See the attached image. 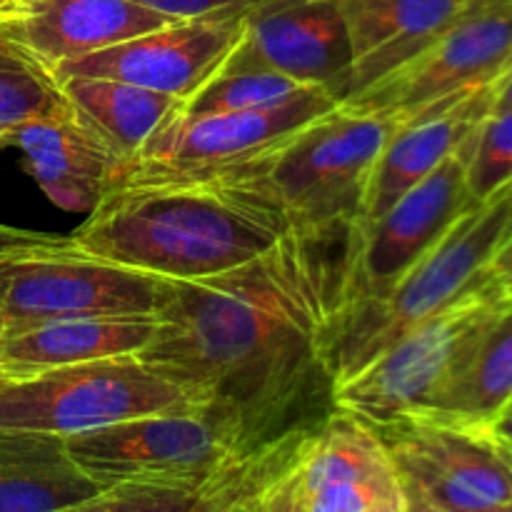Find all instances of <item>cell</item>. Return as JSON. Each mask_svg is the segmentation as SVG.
<instances>
[{
  "instance_id": "24",
  "label": "cell",
  "mask_w": 512,
  "mask_h": 512,
  "mask_svg": "<svg viewBox=\"0 0 512 512\" xmlns=\"http://www.w3.org/2000/svg\"><path fill=\"white\" fill-rule=\"evenodd\" d=\"M303 440H293V443L243 465L233 475L213 485H205V488L125 483L58 512H213L230 500L253 493L260 485L268 483L275 473H280L295 458Z\"/></svg>"
},
{
  "instance_id": "2",
  "label": "cell",
  "mask_w": 512,
  "mask_h": 512,
  "mask_svg": "<svg viewBox=\"0 0 512 512\" xmlns=\"http://www.w3.org/2000/svg\"><path fill=\"white\" fill-rule=\"evenodd\" d=\"M290 233L278 205L240 173L118 183L65 243L158 278L190 280L250 263Z\"/></svg>"
},
{
  "instance_id": "14",
  "label": "cell",
  "mask_w": 512,
  "mask_h": 512,
  "mask_svg": "<svg viewBox=\"0 0 512 512\" xmlns=\"http://www.w3.org/2000/svg\"><path fill=\"white\" fill-rule=\"evenodd\" d=\"M223 65L268 68L345 103L353 88V48L333 0H265L245 10L243 35Z\"/></svg>"
},
{
  "instance_id": "23",
  "label": "cell",
  "mask_w": 512,
  "mask_h": 512,
  "mask_svg": "<svg viewBox=\"0 0 512 512\" xmlns=\"http://www.w3.org/2000/svg\"><path fill=\"white\" fill-rule=\"evenodd\" d=\"M512 403V293L503 300L483 333L465 355L443 393L425 413L413 418H438L468 425H493Z\"/></svg>"
},
{
  "instance_id": "3",
  "label": "cell",
  "mask_w": 512,
  "mask_h": 512,
  "mask_svg": "<svg viewBox=\"0 0 512 512\" xmlns=\"http://www.w3.org/2000/svg\"><path fill=\"white\" fill-rule=\"evenodd\" d=\"M510 220L512 180L465 210L388 293L335 310L328 330L335 385L353 378L408 330L478 285L508 238Z\"/></svg>"
},
{
  "instance_id": "12",
  "label": "cell",
  "mask_w": 512,
  "mask_h": 512,
  "mask_svg": "<svg viewBox=\"0 0 512 512\" xmlns=\"http://www.w3.org/2000/svg\"><path fill=\"white\" fill-rule=\"evenodd\" d=\"M408 488L450 512H485L512 500V455L490 425L405 418L375 428Z\"/></svg>"
},
{
  "instance_id": "13",
  "label": "cell",
  "mask_w": 512,
  "mask_h": 512,
  "mask_svg": "<svg viewBox=\"0 0 512 512\" xmlns=\"http://www.w3.org/2000/svg\"><path fill=\"white\" fill-rule=\"evenodd\" d=\"M243 23L245 10L240 8L173 20L138 38L60 63L55 78L90 75L125 80L188 103L223 68L243 35Z\"/></svg>"
},
{
  "instance_id": "4",
  "label": "cell",
  "mask_w": 512,
  "mask_h": 512,
  "mask_svg": "<svg viewBox=\"0 0 512 512\" xmlns=\"http://www.w3.org/2000/svg\"><path fill=\"white\" fill-rule=\"evenodd\" d=\"M390 133L393 123L385 115L340 103L268 155L230 173L258 183L290 233H348L363 218L373 168Z\"/></svg>"
},
{
  "instance_id": "31",
  "label": "cell",
  "mask_w": 512,
  "mask_h": 512,
  "mask_svg": "<svg viewBox=\"0 0 512 512\" xmlns=\"http://www.w3.org/2000/svg\"><path fill=\"white\" fill-rule=\"evenodd\" d=\"M490 273L508 293H512V235L495 253L493 263H490Z\"/></svg>"
},
{
  "instance_id": "17",
  "label": "cell",
  "mask_w": 512,
  "mask_h": 512,
  "mask_svg": "<svg viewBox=\"0 0 512 512\" xmlns=\"http://www.w3.org/2000/svg\"><path fill=\"white\" fill-rule=\"evenodd\" d=\"M173 20L138 0H25L23 13L0 28L55 70Z\"/></svg>"
},
{
  "instance_id": "34",
  "label": "cell",
  "mask_w": 512,
  "mask_h": 512,
  "mask_svg": "<svg viewBox=\"0 0 512 512\" xmlns=\"http://www.w3.org/2000/svg\"><path fill=\"white\" fill-rule=\"evenodd\" d=\"M493 110H512V73L505 78V83L500 85L498 95H495Z\"/></svg>"
},
{
  "instance_id": "10",
  "label": "cell",
  "mask_w": 512,
  "mask_h": 512,
  "mask_svg": "<svg viewBox=\"0 0 512 512\" xmlns=\"http://www.w3.org/2000/svg\"><path fill=\"white\" fill-rule=\"evenodd\" d=\"M70 458L103 488L125 483L205 488L253 460H240L195 410L140 415L65 438Z\"/></svg>"
},
{
  "instance_id": "1",
  "label": "cell",
  "mask_w": 512,
  "mask_h": 512,
  "mask_svg": "<svg viewBox=\"0 0 512 512\" xmlns=\"http://www.w3.org/2000/svg\"><path fill=\"white\" fill-rule=\"evenodd\" d=\"M345 255L348 235L285 233L225 273L158 278L155 333L138 355L240 460L308 438L335 413L328 330Z\"/></svg>"
},
{
  "instance_id": "35",
  "label": "cell",
  "mask_w": 512,
  "mask_h": 512,
  "mask_svg": "<svg viewBox=\"0 0 512 512\" xmlns=\"http://www.w3.org/2000/svg\"><path fill=\"white\" fill-rule=\"evenodd\" d=\"M253 493H255V490H253ZM253 493L240 495V498L230 500V503H225L223 508H218V510H213V512H250V498H253Z\"/></svg>"
},
{
  "instance_id": "20",
  "label": "cell",
  "mask_w": 512,
  "mask_h": 512,
  "mask_svg": "<svg viewBox=\"0 0 512 512\" xmlns=\"http://www.w3.org/2000/svg\"><path fill=\"white\" fill-rule=\"evenodd\" d=\"M153 333L155 313L50 320L0 335V375L20 378L90 360L138 355Z\"/></svg>"
},
{
  "instance_id": "19",
  "label": "cell",
  "mask_w": 512,
  "mask_h": 512,
  "mask_svg": "<svg viewBox=\"0 0 512 512\" xmlns=\"http://www.w3.org/2000/svg\"><path fill=\"white\" fill-rule=\"evenodd\" d=\"M353 48L355 98L428 48L463 0H333Z\"/></svg>"
},
{
  "instance_id": "9",
  "label": "cell",
  "mask_w": 512,
  "mask_h": 512,
  "mask_svg": "<svg viewBox=\"0 0 512 512\" xmlns=\"http://www.w3.org/2000/svg\"><path fill=\"white\" fill-rule=\"evenodd\" d=\"M340 100L323 88H305L283 103L238 113H178L125 165L118 183L150 180H203L255 163L290 135Z\"/></svg>"
},
{
  "instance_id": "26",
  "label": "cell",
  "mask_w": 512,
  "mask_h": 512,
  "mask_svg": "<svg viewBox=\"0 0 512 512\" xmlns=\"http://www.w3.org/2000/svg\"><path fill=\"white\" fill-rule=\"evenodd\" d=\"M313 88L283 73L268 68H233L223 65L193 98L185 103L183 113L210 115V113H238V110L268 108L293 98L300 90Z\"/></svg>"
},
{
  "instance_id": "15",
  "label": "cell",
  "mask_w": 512,
  "mask_h": 512,
  "mask_svg": "<svg viewBox=\"0 0 512 512\" xmlns=\"http://www.w3.org/2000/svg\"><path fill=\"white\" fill-rule=\"evenodd\" d=\"M295 478L308 512H405V483L378 430L338 408L300 443Z\"/></svg>"
},
{
  "instance_id": "36",
  "label": "cell",
  "mask_w": 512,
  "mask_h": 512,
  "mask_svg": "<svg viewBox=\"0 0 512 512\" xmlns=\"http://www.w3.org/2000/svg\"><path fill=\"white\" fill-rule=\"evenodd\" d=\"M485 512H512V500H510V503H505V505H498V508H493V510H485Z\"/></svg>"
},
{
  "instance_id": "30",
  "label": "cell",
  "mask_w": 512,
  "mask_h": 512,
  "mask_svg": "<svg viewBox=\"0 0 512 512\" xmlns=\"http://www.w3.org/2000/svg\"><path fill=\"white\" fill-rule=\"evenodd\" d=\"M53 235H40V233H25V230L8 228V225H0V258L15 250L35 248V245H48L53 243Z\"/></svg>"
},
{
  "instance_id": "38",
  "label": "cell",
  "mask_w": 512,
  "mask_h": 512,
  "mask_svg": "<svg viewBox=\"0 0 512 512\" xmlns=\"http://www.w3.org/2000/svg\"><path fill=\"white\" fill-rule=\"evenodd\" d=\"M0 335H3V323H0Z\"/></svg>"
},
{
  "instance_id": "32",
  "label": "cell",
  "mask_w": 512,
  "mask_h": 512,
  "mask_svg": "<svg viewBox=\"0 0 512 512\" xmlns=\"http://www.w3.org/2000/svg\"><path fill=\"white\" fill-rule=\"evenodd\" d=\"M490 430H493L495 438L500 440V445L512 455V403L500 413V418L490 425Z\"/></svg>"
},
{
  "instance_id": "5",
  "label": "cell",
  "mask_w": 512,
  "mask_h": 512,
  "mask_svg": "<svg viewBox=\"0 0 512 512\" xmlns=\"http://www.w3.org/2000/svg\"><path fill=\"white\" fill-rule=\"evenodd\" d=\"M508 290L485 275L455 303L395 340L360 373L335 388V408L370 428L425 413L453 380Z\"/></svg>"
},
{
  "instance_id": "29",
  "label": "cell",
  "mask_w": 512,
  "mask_h": 512,
  "mask_svg": "<svg viewBox=\"0 0 512 512\" xmlns=\"http://www.w3.org/2000/svg\"><path fill=\"white\" fill-rule=\"evenodd\" d=\"M145 8H153L158 13L170 15L175 20L198 18V15L218 13V10H248L253 5L265 3V0H138Z\"/></svg>"
},
{
  "instance_id": "28",
  "label": "cell",
  "mask_w": 512,
  "mask_h": 512,
  "mask_svg": "<svg viewBox=\"0 0 512 512\" xmlns=\"http://www.w3.org/2000/svg\"><path fill=\"white\" fill-rule=\"evenodd\" d=\"M250 512H308L300 498L298 478H295V458L255 490L250 498Z\"/></svg>"
},
{
  "instance_id": "40",
  "label": "cell",
  "mask_w": 512,
  "mask_h": 512,
  "mask_svg": "<svg viewBox=\"0 0 512 512\" xmlns=\"http://www.w3.org/2000/svg\"><path fill=\"white\" fill-rule=\"evenodd\" d=\"M510 3H512V0H510Z\"/></svg>"
},
{
  "instance_id": "33",
  "label": "cell",
  "mask_w": 512,
  "mask_h": 512,
  "mask_svg": "<svg viewBox=\"0 0 512 512\" xmlns=\"http://www.w3.org/2000/svg\"><path fill=\"white\" fill-rule=\"evenodd\" d=\"M405 512H450L440 505H435L433 500H428L425 495H420L418 490L408 488L405 485Z\"/></svg>"
},
{
  "instance_id": "39",
  "label": "cell",
  "mask_w": 512,
  "mask_h": 512,
  "mask_svg": "<svg viewBox=\"0 0 512 512\" xmlns=\"http://www.w3.org/2000/svg\"><path fill=\"white\" fill-rule=\"evenodd\" d=\"M463 3H468V0H463Z\"/></svg>"
},
{
  "instance_id": "7",
  "label": "cell",
  "mask_w": 512,
  "mask_h": 512,
  "mask_svg": "<svg viewBox=\"0 0 512 512\" xmlns=\"http://www.w3.org/2000/svg\"><path fill=\"white\" fill-rule=\"evenodd\" d=\"M510 73L512 3L468 0L428 48L345 105L385 115L395 128L450 108L475 90H500Z\"/></svg>"
},
{
  "instance_id": "37",
  "label": "cell",
  "mask_w": 512,
  "mask_h": 512,
  "mask_svg": "<svg viewBox=\"0 0 512 512\" xmlns=\"http://www.w3.org/2000/svg\"><path fill=\"white\" fill-rule=\"evenodd\" d=\"M510 235H512V220H510V228H508V238H510ZM508 238H505V240H508Z\"/></svg>"
},
{
  "instance_id": "22",
  "label": "cell",
  "mask_w": 512,
  "mask_h": 512,
  "mask_svg": "<svg viewBox=\"0 0 512 512\" xmlns=\"http://www.w3.org/2000/svg\"><path fill=\"white\" fill-rule=\"evenodd\" d=\"M70 110L113 150L125 165L150 143L165 123L183 113L185 100L113 78H60Z\"/></svg>"
},
{
  "instance_id": "11",
  "label": "cell",
  "mask_w": 512,
  "mask_h": 512,
  "mask_svg": "<svg viewBox=\"0 0 512 512\" xmlns=\"http://www.w3.org/2000/svg\"><path fill=\"white\" fill-rule=\"evenodd\" d=\"M473 205L465 148L460 145L378 220L353 230L335 310L388 293Z\"/></svg>"
},
{
  "instance_id": "6",
  "label": "cell",
  "mask_w": 512,
  "mask_h": 512,
  "mask_svg": "<svg viewBox=\"0 0 512 512\" xmlns=\"http://www.w3.org/2000/svg\"><path fill=\"white\" fill-rule=\"evenodd\" d=\"M170 410H190L188 398L140 355L90 360L20 378L0 375V430L70 438Z\"/></svg>"
},
{
  "instance_id": "27",
  "label": "cell",
  "mask_w": 512,
  "mask_h": 512,
  "mask_svg": "<svg viewBox=\"0 0 512 512\" xmlns=\"http://www.w3.org/2000/svg\"><path fill=\"white\" fill-rule=\"evenodd\" d=\"M468 190L483 203L512 180V110H493L463 143Z\"/></svg>"
},
{
  "instance_id": "16",
  "label": "cell",
  "mask_w": 512,
  "mask_h": 512,
  "mask_svg": "<svg viewBox=\"0 0 512 512\" xmlns=\"http://www.w3.org/2000/svg\"><path fill=\"white\" fill-rule=\"evenodd\" d=\"M8 145L23 153L35 183L58 208L90 213L123 173L113 150L70 110V105L23 123Z\"/></svg>"
},
{
  "instance_id": "21",
  "label": "cell",
  "mask_w": 512,
  "mask_h": 512,
  "mask_svg": "<svg viewBox=\"0 0 512 512\" xmlns=\"http://www.w3.org/2000/svg\"><path fill=\"white\" fill-rule=\"evenodd\" d=\"M103 490L60 435L0 430V512H58Z\"/></svg>"
},
{
  "instance_id": "8",
  "label": "cell",
  "mask_w": 512,
  "mask_h": 512,
  "mask_svg": "<svg viewBox=\"0 0 512 512\" xmlns=\"http://www.w3.org/2000/svg\"><path fill=\"white\" fill-rule=\"evenodd\" d=\"M158 275L73 250L65 238L0 258L3 333L65 318L153 315Z\"/></svg>"
},
{
  "instance_id": "18",
  "label": "cell",
  "mask_w": 512,
  "mask_h": 512,
  "mask_svg": "<svg viewBox=\"0 0 512 512\" xmlns=\"http://www.w3.org/2000/svg\"><path fill=\"white\" fill-rule=\"evenodd\" d=\"M495 95L498 88L475 90L450 108L395 125L373 168L363 218L355 230L378 220L400 195L428 178L448 155H453L483 123L485 115L493 113Z\"/></svg>"
},
{
  "instance_id": "25",
  "label": "cell",
  "mask_w": 512,
  "mask_h": 512,
  "mask_svg": "<svg viewBox=\"0 0 512 512\" xmlns=\"http://www.w3.org/2000/svg\"><path fill=\"white\" fill-rule=\"evenodd\" d=\"M65 105L55 70L0 28V148L15 128Z\"/></svg>"
}]
</instances>
